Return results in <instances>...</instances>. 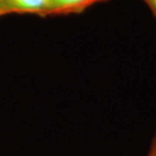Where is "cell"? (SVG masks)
Returning a JSON list of instances; mask_svg holds the SVG:
<instances>
[{
  "label": "cell",
  "mask_w": 156,
  "mask_h": 156,
  "mask_svg": "<svg viewBox=\"0 0 156 156\" xmlns=\"http://www.w3.org/2000/svg\"><path fill=\"white\" fill-rule=\"evenodd\" d=\"M51 0H2L1 12L3 16L9 13H33L45 16L50 12Z\"/></svg>",
  "instance_id": "obj_1"
},
{
  "label": "cell",
  "mask_w": 156,
  "mask_h": 156,
  "mask_svg": "<svg viewBox=\"0 0 156 156\" xmlns=\"http://www.w3.org/2000/svg\"><path fill=\"white\" fill-rule=\"evenodd\" d=\"M101 0H51L49 14L80 13Z\"/></svg>",
  "instance_id": "obj_2"
},
{
  "label": "cell",
  "mask_w": 156,
  "mask_h": 156,
  "mask_svg": "<svg viewBox=\"0 0 156 156\" xmlns=\"http://www.w3.org/2000/svg\"><path fill=\"white\" fill-rule=\"evenodd\" d=\"M142 1H144L150 7V9L153 11L154 15L156 16V0H142Z\"/></svg>",
  "instance_id": "obj_3"
},
{
  "label": "cell",
  "mask_w": 156,
  "mask_h": 156,
  "mask_svg": "<svg viewBox=\"0 0 156 156\" xmlns=\"http://www.w3.org/2000/svg\"><path fill=\"white\" fill-rule=\"evenodd\" d=\"M147 156H156V134H155L153 141H152L151 148H150V150H149V153Z\"/></svg>",
  "instance_id": "obj_4"
},
{
  "label": "cell",
  "mask_w": 156,
  "mask_h": 156,
  "mask_svg": "<svg viewBox=\"0 0 156 156\" xmlns=\"http://www.w3.org/2000/svg\"><path fill=\"white\" fill-rule=\"evenodd\" d=\"M1 6H2V0H0V12H1ZM1 16V15H0Z\"/></svg>",
  "instance_id": "obj_5"
}]
</instances>
